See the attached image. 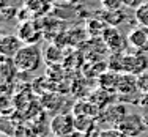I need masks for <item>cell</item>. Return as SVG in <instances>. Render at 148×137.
<instances>
[{"instance_id": "cell-1", "label": "cell", "mask_w": 148, "mask_h": 137, "mask_svg": "<svg viewBox=\"0 0 148 137\" xmlns=\"http://www.w3.org/2000/svg\"><path fill=\"white\" fill-rule=\"evenodd\" d=\"M16 68L19 73H35L41 65L43 60V52L40 46L35 44H24L22 49L13 57Z\"/></svg>"}, {"instance_id": "cell-2", "label": "cell", "mask_w": 148, "mask_h": 137, "mask_svg": "<svg viewBox=\"0 0 148 137\" xmlns=\"http://www.w3.org/2000/svg\"><path fill=\"white\" fill-rule=\"evenodd\" d=\"M126 115H128V110H126L125 104H120V103L118 104H109L104 109H101L99 115H98L99 120H96V121L101 126L109 125L110 128H117Z\"/></svg>"}, {"instance_id": "cell-3", "label": "cell", "mask_w": 148, "mask_h": 137, "mask_svg": "<svg viewBox=\"0 0 148 137\" xmlns=\"http://www.w3.org/2000/svg\"><path fill=\"white\" fill-rule=\"evenodd\" d=\"M117 128L126 137H139L147 129V125H145V120H143V115L128 114Z\"/></svg>"}, {"instance_id": "cell-4", "label": "cell", "mask_w": 148, "mask_h": 137, "mask_svg": "<svg viewBox=\"0 0 148 137\" xmlns=\"http://www.w3.org/2000/svg\"><path fill=\"white\" fill-rule=\"evenodd\" d=\"M148 71V55L145 52H131L125 55V73L139 76Z\"/></svg>"}, {"instance_id": "cell-5", "label": "cell", "mask_w": 148, "mask_h": 137, "mask_svg": "<svg viewBox=\"0 0 148 137\" xmlns=\"http://www.w3.org/2000/svg\"><path fill=\"white\" fill-rule=\"evenodd\" d=\"M51 131L54 132L55 137L60 136H69L76 132L74 128V117L71 114H58L51 120Z\"/></svg>"}, {"instance_id": "cell-6", "label": "cell", "mask_w": 148, "mask_h": 137, "mask_svg": "<svg viewBox=\"0 0 148 137\" xmlns=\"http://www.w3.org/2000/svg\"><path fill=\"white\" fill-rule=\"evenodd\" d=\"M126 41L128 38H123L120 30L114 25H107L103 32V43L112 52H123L126 47Z\"/></svg>"}, {"instance_id": "cell-7", "label": "cell", "mask_w": 148, "mask_h": 137, "mask_svg": "<svg viewBox=\"0 0 148 137\" xmlns=\"http://www.w3.org/2000/svg\"><path fill=\"white\" fill-rule=\"evenodd\" d=\"M128 44L139 52L148 54V27L139 25L128 33Z\"/></svg>"}, {"instance_id": "cell-8", "label": "cell", "mask_w": 148, "mask_h": 137, "mask_svg": "<svg viewBox=\"0 0 148 137\" xmlns=\"http://www.w3.org/2000/svg\"><path fill=\"white\" fill-rule=\"evenodd\" d=\"M25 44L21 40L17 35H3L0 38V52L3 57H10L13 58L17 52L22 49V46Z\"/></svg>"}, {"instance_id": "cell-9", "label": "cell", "mask_w": 148, "mask_h": 137, "mask_svg": "<svg viewBox=\"0 0 148 137\" xmlns=\"http://www.w3.org/2000/svg\"><path fill=\"white\" fill-rule=\"evenodd\" d=\"M40 33H41V30L38 29L33 22H24L22 25L19 27L17 36H19L25 44H35L40 40Z\"/></svg>"}, {"instance_id": "cell-10", "label": "cell", "mask_w": 148, "mask_h": 137, "mask_svg": "<svg viewBox=\"0 0 148 137\" xmlns=\"http://www.w3.org/2000/svg\"><path fill=\"white\" fill-rule=\"evenodd\" d=\"M120 76H121L120 73L112 71V69L103 73V74L99 76V85H101V88H106V90H109V91H117L118 82H120Z\"/></svg>"}, {"instance_id": "cell-11", "label": "cell", "mask_w": 148, "mask_h": 137, "mask_svg": "<svg viewBox=\"0 0 148 137\" xmlns=\"http://www.w3.org/2000/svg\"><path fill=\"white\" fill-rule=\"evenodd\" d=\"M101 17L107 25H114V27H118L120 24L125 21V13L121 10H104L101 13Z\"/></svg>"}, {"instance_id": "cell-12", "label": "cell", "mask_w": 148, "mask_h": 137, "mask_svg": "<svg viewBox=\"0 0 148 137\" xmlns=\"http://www.w3.org/2000/svg\"><path fill=\"white\" fill-rule=\"evenodd\" d=\"M95 123H96V118L90 117V115H74V128H76V132H79V134H84L85 131H88Z\"/></svg>"}, {"instance_id": "cell-13", "label": "cell", "mask_w": 148, "mask_h": 137, "mask_svg": "<svg viewBox=\"0 0 148 137\" xmlns=\"http://www.w3.org/2000/svg\"><path fill=\"white\" fill-rule=\"evenodd\" d=\"M107 66H109V69L117 71L120 74L125 73V54H123V52H112Z\"/></svg>"}, {"instance_id": "cell-14", "label": "cell", "mask_w": 148, "mask_h": 137, "mask_svg": "<svg viewBox=\"0 0 148 137\" xmlns=\"http://www.w3.org/2000/svg\"><path fill=\"white\" fill-rule=\"evenodd\" d=\"M134 17L139 22V25L148 27V2L140 3L136 8V13H134Z\"/></svg>"}, {"instance_id": "cell-15", "label": "cell", "mask_w": 148, "mask_h": 137, "mask_svg": "<svg viewBox=\"0 0 148 137\" xmlns=\"http://www.w3.org/2000/svg\"><path fill=\"white\" fill-rule=\"evenodd\" d=\"M137 87L140 93H148V71L137 76Z\"/></svg>"}, {"instance_id": "cell-16", "label": "cell", "mask_w": 148, "mask_h": 137, "mask_svg": "<svg viewBox=\"0 0 148 137\" xmlns=\"http://www.w3.org/2000/svg\"><path fill=\"white\" fill-rule=\"evenodd\" d=\"M103 131H104V129H103V126H101L99 125V123H95V125L93 126H91V128L88 129V131H85V132H84V137H101V134H103Z\"/></svg>"}, {"instance_id": "cell-17", "label": "cell", "mask_w": 148, "mask_h": 137, "mask_svg": "<svg viewBox=\"0 0 148 137\" xmlns=\"http://www.w3.org/2000/svg\"><path fill=\"white\" fill-rule=\"evenodd\" d=\"M101 137H126V136L123 134L118 128H107V129H104V131H103Z\"/></svg>"}]
</instances>
